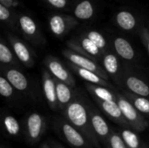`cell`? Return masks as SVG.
<instances>
[{
  "label": "cell",
  "mask_w": 149,
  "mask_h": 148,
  "mask_svg": "<svg viewBox=\"0 0 149 148\" xmlns=\"http://www.w3.org/2000/svg\"><path fill=\"white\" fill-rule=\"evenodd\" d=\"M88 105L89 101L86 98L76 94L75 98L62 112L64 118L86 136L93 148H100V141L92 127Z\"/></svg>",
  "instance_id": "6da1fadb"
},
{
  "label": "cell",
  "mask_w": 149,
  "mask_h": 148,
  "mask_svg": "<svg viewBox=\"0 0 149 148\" xmlns=\"http://www.w3.org/2000/svg\"><path fill=\"white\" fill-rule=\"evenodd\" d=\"M53 127L58 135L72 147L93 148L86 136L65 118H58L53 123Z\"/></svg>",
  "instance_id": "7a4b0ae2"
},
{
  "label": "cell",
  "mask_w": 149,
  "mask_h": 148,
  "mask_svg": "<svg viewBox=\"0 0 149 148\" xmlns=\"http://www.w3.org/2000/svg\"><path fill=\"white\" fill-rule=\"evenodd\" d=\"M115 92L117 103L129 126L138 133L143 132L149 126L147 118L133 106V104L124 96L122 92L117 89L115 90Z\"/></svg>",
  "instance_id": "3957f363"
},
{
  "label": "cell",
  "mask_w": 149,
  "mask_h": 148,
  "mask_svg": "<svg viewBox=\"0 0 149 148\" xmlns=\"http://www.w3.org/2000/svg\"><path fill=\"white\" fill-rule=\"evenodd\" d=\"M67 48L79 52L86 57H88L97 62L101 60L104 52L99 48V46L89 38L85 33L79 38H72L66 42Z\"/></svg>",
  "instance_id": "277c9868"
},
{
  "label": "cell",
  "mask_w": 149,
  "mask_h": 148,
  "mask_svg": "<svg viewBox=\"0 0 149 148\" xmlns=\"http://www.w3.org/2000/svg\"><path fill=\"white\" fill-rule=\"evenodd\" d=\"M45 129L46 121L41 113L33 112L26 117L24 122V136L28 143H38L44 135Z\"/></svg>",
  "instance_id": "5b68a950"
},
{
  "label": "cell",
  "mask_w": 149,
  "mask_h": 148,
  "mask_svg": "<svg viewBox=\"0 0 149 148\" xmlns=\"http://www.w3.org/2000/svg\"><path fill=\"white\" fill-rule=\"evenodd\" d=\"M62 55L68 62L72 63L79 67L84 68V69L94 72L97 74H99L100 76H101L102 78H104L105 79L110 80L108 74L107 73L105 69L101 65H99V62H97L88 57H86L79 52H76L69 48L62 50Z\"/></svg>",
  "instance_id": "8992f818"
},
{
  "label": "cell",
  "mask_w": 149,
  "mask_h": 148,
  "mask_svg": "<svg viewBox=\"0 0 149 148\" xmlns=\"http://www.w3.org/2000/svg\"><path fill=\"white\" fill-rule=\"evenodd\" d=\"M78 24V19L74 16L60 13L52 14L48 20L50 31L58 38H62L66 35L69 31L73 30Z\"/></svg>",
  "instance_id": "52a82bcc"
},
{
  "label": "cell",
  "mask_w": 149,
  "mask_h": 148,
  "mask_svg": "<svg viewBox=\"0 0 149 148\" xmlns=\"http://www.w3.org/2000/svg\"><path fill=\"white\" fill-rule=\"evenodd\" d=\"M119 86L122 87L123 90L149 98L148 83L131 71L123 70Z\"/></svg>",
  "instance_id": "ba28073f"
},
{
  "label": "cell",
  "mask_w": 149,
  "mask_h": 148,
  "mask_svg": "<svg viewBox=\"0 0 149 148\" xmlns=\"http://www.w3.org/2000/svg\"><path fill=\"white\" fill-rule=\"evenodd\" d=\"M88 106H89V113H90L93 130L97 139L99 140L100 143L106 146L113 130L110 128L105 118L102 116V114L94 106H93L89 102Z\"/></svg>",
  "instance_id": "9c48e42d"
},
{
  "label": "cell",
  "mask_w": 149,
  "mask_h": 148,
  "mask_svg": "<svg viewBox=\"0 0 149 148\" xmlns=\"http://www.w3.org/2000/svg\"><path fill=\"white\" fill-rule=\"evenodd\" d=\"M17 27L26 40L35 44L45 42V38L40 32L37 22L29 15L20 14L17 17Z\"/></svg>",
  "instance_id": "30bf717a"
},
{
  "label": "cell",
  "mask_w": 149,
  "mask_h": 148,
  "mask_svg": "<svg viewBox=\"0 0 149 148\" xmlns=\"http://www.w3.org/2000/svg\"><path fill=\"white\" fill-rule=\"evenodd\" d=\"M45 65L50 73L57 79L63 81L70 86L75 88L76 80L72 73L65 67V65L56 57L52 55L45 58Z\"/></svg>",
  "instance_id": "8fae6325"
},
{
  "label": "cell",
  "mask_w": 149,
  "mask_h": 148,
  "mask_svg": "<svg viewBox=\"0 0 149 148\" xmlns=\"http://www.w3.org/2000/svg\"><path fill=\"white\" fill-rule=\"evenodd\" d=\"M9 43L18 61L25 67H32L35 63V53L32 49L17 37L10 34Z\"/></svg>",
  "instance_id": "7c38bea8"
},
{
  "label": "cell",
  "mask_w": 149,
  "mask_h": 148,
  "mask_svg": "<svg viewBox=\"0 0 149 148\" xmlns=\"http://www.w3.org/2000/svg\"><path fill=\"white\" fill-rule=\"evenodd\" d=\"M101 61H102V67L105 69L109 78L116 85H119L123 72L120 57L114 51L108 50L107 52L103 54Z\"/></svg>",
  "instance_id": "4fadbf2b"
},
{
  "label": "cell",
  "mask_w": 149,
  "mask_h": 148,
  "mask_svg": "<svg viewBox=\"0 0 149 148\" xmlns=\"http://www.w3.org/2000/svg\"><path fill=\"white\" fill-rule=\"evenodd\" d=\"M42 87L45 99L48 106L55 111L58 109V99H57V88H56V79L46 69L42 74Z\"/></svg>",
  "instance_id": "5bb4252c"
},
{
  "label": "cell",
  "mask_w": 149,
  "mask_h": 148,
  "mask_svg": "<svg viewBox=\"0 0 149 148\" xmlns=\"http://www.w3.org/2000/svg\"><path fill=\"white\" fill-rule=\"evenodd\" d=\"M94 101L97 103L103 113L112 121L119 125L120 127H130L125 120L117 101H103L99 99H94Z\"/></svg>",
  "instance_id": "9a60e30c"
},
{
  "label": "cell",
  "mask_w": 149,
  "mask_h": 148,
  "mask_svg": "<svg viewBox=\"0 0 149 148\" xmlns=\"http://www.w3.org/2000/svg\"><path fill=\"white\" fill-rule=\"evenodd\" d=\"M2 74L4 76L14 88L19 92H25L29 88V80L26 76L15 66H3Z\"/></svg>",
  "instance_id": "2e32d148"
},
{
  "label": "cell",
  "mask_w": 149,
  "mask_h": 148,
  "mask_svg": "<svg viewBox=\"0 0 149 148\" xmlns=\"http://www.w3.org/2000/svg\"><path fill=\"white\" fill-rule=\"evenodd\" d=\"M68 66L75 74H77L80 79H84L87 83H91V84H94V85H100L107 86V87L112 88L113 90H116L115 87L113 86V85L109 80L105 79L104 78H102L101 76H100L99 74H97L94 72L84 69V68L79 67V66H78L72 63H70V62H68Z\"/></svg>",
  "instance_id": "e0dca14e"
},
{
  "label": "cell",
  "mask_w": 149,
  "mask_h": 148,
  "mask_svg": "<svg viewBox=\"0 0 149 148\" xmlns=\"http://www.w3.org/2000/svg\"><path fill=\"white\" fill-rule=\"evenodd\" d=\"M114 23L120 30L128 32L139 31L141 27L137 17L127 10H119L114 16Z\"/></svg>",
  "instance_id": "ac0fdd59"
},
{
  "label": "cell",
  "mask_w": 149,
  "mask_h": 148,
  "mask_svg": "<svg viewBox=\"0 0 149 148\" xmlns=\"http://www.w3.org/2000/svg\"><path fill=\"white\" fill-rule=\"evenodd\" d=\"M113 51L126 61H134L136 58V51L131 43L121 37H115L113 39Z\"/></svg>",
  "instance_id": "d6986e66"
},
{
  "label": "cell",
  "mask_w": 149,
  "mask_h": 148,
  "mask_svg": "<svg viewBox=\"0 0 149 148\" xmlns=\"http://www.w3.org/2000/svg\"><path fill=\"white\" fill-rule=\"evenodd\" d=\"M56 79V88H57V99H58V110L63 111L75 98L76 92H74V88L67 85L66 83Z\"/></svg>",
  "instance_id": "ffe728a7"
},
{
  "label": "cell",
  "mask_w": 149,
  "mask_h": 148,
  "mask_svg": "<svg viewBox=\"0 0 149 148\" xmlns=\"http://www.w3.org/2000/svg\"><path fill=\"white\" fill-rule=\"evenodd\" d=\"M86 88L92 95L93 99H99L103 101H117L115 90L91 83H86Z\"/></svg>",
  "instance_id": "44dd1931"
},
{
  "label": "cell",
  "mask_w": 149,
  "mask_h": 148,
  "mask_svg": "<svg viewBox=\"0 0 149 148\" xmlns=\"http://www.w3.org/2000/svg\"><path fill=\"white\" fill-rule=\"evenodd\" d=\"M95 14V6L92 0H81L73 9V16L80 21L92 19Z\"/></svg>",
  "instance_id": "7402d4cb"
},
{
  "label": "cell",
  "mask_w": 149,
  "mask_h": 148,
  "mask_svg": "<svg viewBox=\"0 0 149 148\" xmlns=\"http://www.w3.org/2000/svg\"><path fill=\"white\" fill-rule=\"evenodd\" d=\"M124 96L133 104V106L145 117H149V98L133 93L127 90H121Z\"/></svg>",
  "instance_id": "603a6c76"
},
{
  "label": "cell",
  "mask_w": 149,
  "mask_h": 148,
  "mask_svg": "<svg viewBox=\"0 0 149 148\" xmlns=\"http://www.w3.org/2000/svg\"><path fill=\"white\" fill-rule=\"evenodd\" d=\"M0 62L3 66H17L20 63L12 48H10L3 40L0 43Z\"/></svg>",
  "instance_id": "cb8c5ba5"
},
{
  "label": "cell",
  "mask_w": 149,
  "mask_h": 148,
  "mask_svg": "<svg viewBox=\"0 0 149 148\" xmlns=\"http://www.w3.org/2000/svg\"><path fill=\"white\" fill-rule=\"evenodd\" d=\"M127 148H141L142 141L137 135L136 131L131 127H121L119 131Z\"/></svg>",
  "instance_id": "d4e9b609"
},
{
  "label": "cell",
  "mask_w": 149,
  "mask_h": 148,
  "mask_svg": "<svg viewBox=\"0 0 149 148\" xmlns=\"http://www.w3.org/2000/svg\"><path fill=\"white\" fill-rule=\"evenodd\" d=\"M3 127L6 134L10 137L17 138L21 133V126L18 120L10 114H5L3 117Z\"/></svg>",
  "instance_id": "484cf974"
},
{
  "label": "cell",
  "mask_w": 149,
  "mask_h": 148,
  "mask_svg": "<svg viewBox=\"0 0 149 148\" xmlns=\"http://www.w3.org/2000/svg\"><path fill=\"white\" fill-rule=\"evenodd\" d=\"M17 17L14 10L10 9L0 3V20L6 25L11 28L17 27Z\"/></svg>",
  "instance_id": "4316f807"
},
{
  "label": "cell",
  "mask_w": 149,
  "mask_h": 148,
  "mask_svg": "<svg viewBox=\"0 0 149 148\" xmlns=\"http://www.w3.org/2000/svg\"><path fill=\"white\" fill-rule=\"evenodd\" d=\"M89 38H91L98 46L99 48L105 53L108 51V42L106 37L97 31H88L84 32Z\"/></svg>",
  "instance_id": "83f0119b"
},
{
  "label": "cell",
  "mask_w": 149,
  "mask_h": 148,
  "mask_svg": "<svg viewBox=\"0 0 149 148\" xmlns=\"http://www.w3.org/2000/svg\"><path fill=\"white\" fill-rule=\"evenodd\" d=\"M15 88L10 81L4 77H0V94L5 99H11L15 94Z\"/></svg>",
  "instance_id": "f1b7e54d"
},
{
  "label": "cell",
  "mask_w": 149,
  "mask_h": 148,
  "mask_svg": "<svg viewBox=\"0 0 149 148\" xmlns=\"http://www.w3.org/2000/svg\"><path fill=\"white\" fill-rule=\"evenodd\" d=\"M106 147L107 148H127L120 133L115 131L112 132Z\"/></svg>",
  "instance_id": "f546056e"
},
{
  "label": "cell",
  "mask_w": 149,
  "mask_h": 148,
  "mask_svg": "<svg viewBox=\"0 0 149 148\" xmlns=\"http://www.w3.org/2000/svg\"><path fill=\"white\" fill-rule=\"evenodd\" d=\"M138 31H139V35L141 38V41H142L149 55V28L144 26V25H141Z\"/></svg>",
  "instance_id": "4dcf8cb0"
},
{
  "label": "cell",
  "mask_w": 149,
  "mask_h": 148,
  "mask_svg": "<svg viewBox=\"0 0 149 148\" xmlns=\"http://www.w3.org/2000/svg\"><path fill=\"white\" fill-rule=\"evenodd\" d=\"M49 6L57 10H65L68 6L69 0H44Z\"/></svg>",
  "instance_id": "1f68e13d"
},
{
  "label": "cell",
  "mask_w": 149,
  "mask_h": 148,
  "mask_svg": "<svg viewBox=\"0 0 149 148\" xmlns=\"http://www.w3.org/2000/svg\"><path fill=\"white\" fill-rule=\"evenodd\" d=\"M0 3L12 10L17 9L21 6L19 0H0Z\"/></svg>",
  "instance_id": "d6a6232c"
},
{
  "label": "cell",
  "mask_w": 149,
  "mask_h": 148,
  "mask_svg": "<svg viewBox=\"0 0 149 148\" xmlns=\"http://www.w3.org/2000/svg\"><path fill=\"white\" fill-rule=\"evenodd\" d=\"M50 146H51L52 148H65L63 146H61L60 144H58V143H57L55 141H52L50 143Z\"/></svg>",
  "instance_id": "836d02e7"
},
{
  "label": "cell",
  "mask_w": 149,
  "mask_h": 148,
  "mask_svg": "<svg viewBox=\"0 0 149 148\" xmlns=\"http://www.w3.org/2000/svg\"><path fill=\"white\" fill-rule=\"evenodd\" d=\"M39 148H52L51 147V146H50V144H48V143H43Z\"/></svg>",
  "instance_id": "e575fe53"
},
{
  "label": "cell",
  "mask_w": 149,
  "mask_h": 148,
  "mask_svg": "<svg viewBox=\"0 0 149 148\" xmlns=\"http://www.w3.org/2000/svg\"><path fill=\"white\" fill-rule=\"evenodd\" d=\"M141 148H149V145L148 144H147L146 142H143L142 143V147Z\"/></svg>",
  "instance_id": "d590c367"
},
{
  "label": "cell",
  "mask_w": 149,
  "mask_h": 148,
  "mask_svg": "<svg viewBox=\"0 0 149 148\" xmlns=\"http://www.w3.org/2000/svg\"><path fill=\"white\" fill-rule=\"evenodd\" d=\"M0 148H6L3 145H1V147H0Z\"/></svg>",
  "instance_id": "8d00e7d4"
}]
</instances>
